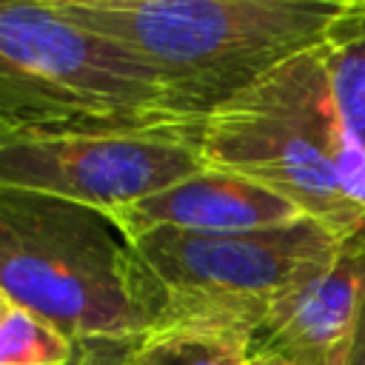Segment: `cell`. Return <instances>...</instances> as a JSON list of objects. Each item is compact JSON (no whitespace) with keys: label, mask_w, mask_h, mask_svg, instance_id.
Returning <instances> with one entry per match:
<instances>
[{"label":"cell","mask_w":365,"mask_h":365,"mask_svg":"<svg viewBox=\"0 0 365 365\" xmlns=\"http://www.w3.org/2000/svg\"><path fill=\"white\" fill-rule=\"evenodd\" d=\"M137 57L174 111L202 123L277 66L322 43L345 0H54Z\"/></svg>","instance_id":"obj_1"},{"label":"cell","mask_w":365,"mask_h":365,"mask_svg":"<svg viewBox=\"0 0 365 365\" xmlns=\"http://www.w3.org/2000/svg\"><path fill=\"white\" fill-rule=\"evenodd\" d=\"M197 143L205 168L279 194L339 245L365 240V151L334 103L319 46L214 108Z\"/></svg>","instance_id":"obj_2"},{"label":"cell","mask_w":365,"mask_h":365,"mask_svg":"<svg viewBox=\"0 0 365 365\" xmlns=\"http://www.w3.org/2000/svg\"><path fill=\"white\" fill-rule=\"evenodd\" d=\"M0 291L77 345L143 339L165 311L134 245L94 208L0 188Z\"/></svg>","instance_id":"obj_3"},{"label":"cell","mask_w":365,"mask_h":365,"mask_svg":"<svg viewBox=\"0 0 365 365\" xmlns=\"http://www.w3.org/2000/svg\"><path fill=\"white\" fill-rule=\"evenodd\" d=\"M200 125L157 77L54 0H0V140Z\"/></svg>","instance_id":"obj_4"},{"label":"cell","mask_w":365,"mask_h":365,"mask_svg":"<svg viewBox=\"0 0 365 365\" xmlns=\"http://www.w3.org/2000/svg\"><path fill=\"white\" fill-rule=\"evenodd\" d=\"M128 242L160 285L165 311L157 328H220L245 342L291 291L328 271L342 248L308 217L225 234L148 231Z\"/></svg>","instance_id":"obj_5"},{"label":"cell","mask_w":365,"mask_h":365,"mask_svg":"<svg viewBox=\"0 0 365 365\" xmlns=\"http://www.w3.org/2000/svg\"><path fill=\"white\" fill-rule=\"evenodd\" d=\"M197 125L0 140V188L88 205H131L202 171Z\"/></svg>","instance_id":"obj_6"},{"label":"cell","mask_w":365,"mask_h":365,"mask_svg":"<svg viewBox=\"0 0 365 365\" xmlns=\"http://www.w3.org/2000/svg\"><path fill=\"white\" fill-rule=\"evenodd\" d=\"M365 294V240L339 248L328 271L291 291L251 334L248 359L345 365Z\"/></svg>","instance_id":"obj_7"},{"label":"cell","mask_w":365,"mask_h":365,"mask_svg":"<svg viewBox=\"0 0 365 365\" xmlns=\"http://www.w3.org/2000/svg\"><path fill=\"white\" fill-rule=\"evenodd\" d=\"M125 240L148 231L225 234L257 231L299 220L302 214L279 194L228 174L202 168L157 194L103 214Z\"/></svg>","instance_id":"obj_8"},{"label":"cell","mask_w":365,"mask_h":365,"mask_svg":"<svg viewBox=\"0 0 365 365\" xmlns=\"http://www.w3.org/2000/svg\"><path fill=\"white\" fill-rule=\"evenodd\" d=\"M334 103L365 151V0H345L319 43Z\"/></svg>","instance_id":"obj_9"},{"label":"cell","mask_w":365,"mask_h":365,"mask_svg":"<svg viewBox=\"0 0 365 365\" xmlns=\"http://www.w3.org/2000/svg\"><path fill=\"white\" fill-rule=\"evenodd\" d=\"M134 365H251L245 339L220 328H157L137 339Z\"/></svg>","instance_id":"obj_10"},{"label":"cell","mask_w":365,"mask_h":365,"mask_svg":"<svg viewBox=\"0 0 365 365\" xmlns=\"http://www.w3.org/2000/svg\"><path fill=\"white\" fill-rule=\"evenodd\" d=\"M80 345L48 319L14 305L0 322V365H71Z\"/></svg>","instance_id":"obj_11"},{"label":"cell","mask_w":365,"mask_h":365,"mask_svg":"<svg viewBox=\"0 0 365 365\" xmlns=\"http://www.w3.org/2000/svg\"><path fill=\"white\" fill-rule=\"evenodd\" d=\"M137 339H97L83 342V365H134Z\"/></svg>","instance_id":"obj_12"},{"label":"cell","mask_w":365,"mask_h":365,"mask_svg":"<svg viewBox=\"0 0 365 365\" xmlns=\"http://www.w3.org/2000/svg\"><path fill=\"white\" fill-rule=\"evenodd\" d=\"M345 365H365V294H362V302H359L354 339H351V351H348V362Z\"/></svg>","instance_id":"obj_13"},{"label":"cell","mask_w":365,"mask_h":365,"mask_svg":"<svg viewBox=\"0 0 365 365\" xmlns=\"http://www.w3.org/2000/svg\"><path fill=\"white\" fill-rule=\"evenodd\" d=\"M11 308H14V302H11V299H9V297L0 291V322L9 317V311H11Z\"/></svg>","instance_id":"obj_14"},{"label":"cell","mask_w":365,"mask_h":365,"mask_svg":"<svg viewBox=\"0 0 365 365\" xmlns=\"http://www.w3.org/2000/svg\"><path fill=\"white\" fill-rule=\"evenodd\" d=\"M251 365H285V362H277V359H251Z\"/></svg>","instance_id":"obj_15"},{"label":"cell","mask_w":365,"mask_h":365,"mask_svg":"<svg viewBox=\"0 0 365 365\" xmlns=\"http://www.w3.org/2000/svg\"><path fill=\"white\" fill-rule=\"evenodd\" d=\"M71 365H83V345H80V354L74 356V362H71Z\"/></svg>","instance_id":"obj_16"}]
</instances>
